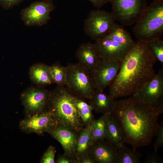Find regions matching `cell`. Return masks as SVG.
Here are the masks:
<instances>
[{"label": "cell", "instance_id": "f1b7e54d", "mask_svg": "<svg viewBox=\"0 0 163 163\" xmlns=\"http://www.w3.org/2000/svg\"><path fill=\"white\" fill-rule=\"evenodd\" d=\"M24 0H0V5L4 9L8 10L21 3Z\"/></svg>", "mask_w": 163, "mask_h": 163}, {"label": "cell", "instance_id": "1f68e13d", "mask_svg": "<svg viewBox=\"0 0 163 163\" xmlns=\"http://www.w3.org/2000/svg\"><path fill=\"white\" fill-rule=\"evenodd\" d=\"M77 163H95L88 153L85 154L77 159Z\"/></svg>", "mask_w": 163, "mask_h": 163}, {"label": "cell", "instance_id": "ac0fdd59", "mask_svg": "<svg viewBox=\"0 0 163 163\" xmlns=\"http://www.w3.org/2000/svg\"><path fill=\"white\" fill-rule=\"evenodd\" d=\"M29 75L31 82L37 86L44 87L53 83L48 66L37 63L30 68Z\"/></svg>", "mask_w": 163, "mask_h": 163}, {"label": "cell", "instance_id": "d4e9b609", "mask_svg": "<svg viewBox=\"0 0 163 163\" xmlns=\"http://www.w3.org/2000/svg\"><path fill=\"white\" fill-rule=\"evenodd\" d=\"M49 68L53 83L57 85L65 86L66 79V66H62L59 62L55 63Z\"/></svg>", "mask_w": 163, "mask_h": 163}, {"label": "cell", "instance_id": "8992f818", "mask_svg": "<svg viewBox=\"0 0 163 163\" xmlns=\"http://www.w3.org/2000/svg\"><path fill=\"white\" fill-rule=\"evenodd\" d=\"M140 102L163 112V70L137 89L132 95Z\"/></svg>", "mask_w": 163, "mask_h": 163}, {"label": "cell", "instance_id": "484cf974", "mask_svg": "<svg viewBox=\"0 0 163 163\" xmlns=\"http://www.w3.org/2000/svg\"><path fill=\"white\" fill-rule=\"evenodd\" d=\"M149 49L156 61L163 65V41L160 37L153 38L147 41Z\"/></svg>", "mask_w": 163, "mask_h": 163}, {"label": "cell", "instance_id": "4dcf8cb0", "mask_svg": "<svg viewBox=\"0 0 163 163\" xmlns=\"http://www.w3.org/2000/svg\"><path fill=\"white\" fill-rule=\"evenodd\" d=\"M55 162L56 163H77V161L75 159L71 158L64 154L62 155H59Z\"/></svg>", "mask_w": 163, "mask_h": 163}, {"label": "cell", "instance_id": "9c48e42d", "mask_svg": "<svg viewBox=\"0 0 163 163\" xmlns=\"http://www.w3.org/2000/svg\"><path fill=\"white\" fill-rule=\"evenodd\" d=\"M50 92L44 87L31 86L22 92L21 100L25 117L47 110Z\"/></svg>", "mask_w": 163, "mask_h": 163}, {"label": "cell", "instance_id": "cb8c5ba5", "mask_svg": "<svg viewBox=\"0 0 163 163\" xmlns=\"http://www.w3.org/2000/svg\"><path fill=\"white\" fill-rule=\"evenodd\" d=\"M75 101L81 119L85 126L91 124L94 121V116L91 106L84 100L75 97Z\"/></svg>", "mask_w": 163, "mask_h": 163}, {"label": "cell", "instance_id": "7c38bea8", "mask_svg": "<svg viewBox=\"0 0 163 163\" xmlns=\"http://www.w3.org/2000/svg\"><path fill=\"white\" fill-rule=\"evenodd\" d=\"M57 123L47 110L31 116H26L20 121L19 127L27 133H35L40 135L48 132Z\"/></svg>", "mask_w": 163, "mask_h": 163}, {"label": "cell", "instance_id": "d6a6232c", "mask_svg": "<svg viewBox=\"0 0 163 163\" xmlns=\"http://www.w3.org/2000/svg\"><path fill=\"white\" fill-rule=\"evenodd\" d=\"M91 2L94 7L98 9L102 7L107 3L110 2L111 0H88Z\"/></svg>", "mask_w": 163, "mask_h": 163}, {"label": "cell", "instance_id": "5b68a950", "mask_svg": "<svg viewBox=\"0 0 163 163\" xmlns=\"http://www.w3.org/2000/svg\"><path fill=\"white\" fill-rule=\"evenodd\" d=\"M66 79L65 87L73 95L83 100H90L95 89L89 72L77 63H69L66 66Z\"/></svg>", "mask_w": 163, "mask_h": 163}, {"label": "cell", "instance_id": "2e32d148", "mask_svg": "<svg viewBox=\"0 0 163 163\" xmlns=\"http://www.w3.org/2000/svg\"><path fill=\"white\" fill-rule=\"evenodd\" d=\"M75 56L78 61L77 63L89 72L102 60L95 44L90 42L80 44L76 50Z\"/></svg>", "mask_w": 163, "mask_h": 163}, {"label": "cell", "instance_id": "4fadbf2b", "mask_svg": "<svg viewBox=\"0 0 163 163\" xmlns=\"http://www.w3.org/2000/svg\"><path fill=\"white\" fill-rule=\"evenodd\" d=\"M47 133L61 144L65 155L77 161L75 155L79 133L69 127L58 123Z\"/></svg>", "mask_w": 163, "mask_h": 163}, {"label": "cell", "instance_id": "7402d4cb", "mask_svg": "<svg viewBox=\"0 0 163 163\" xmlns=\"http://www.w3.org/2000/svg\"><path fill=\"white\" fill-rule=\"evenodd\" d=\"M107 133V121L105 115L103 114L97 120L94 119L91 124L90 133L93 142L106 139Z\"/></svg>", "mask_w": 163, "mask_h": 163}, {"label": "cell", "instance_id": "52a82bcc", "mask_svg": "<svg viewBox=\"0 0 163 163\" xmlns=\"http://www.w3.org/2000/svg\"><path fill=\"white\" fill-rule=\"evenodd\" d=\"M111 12L98 8L91 11L84 23L85 34L96 40L106 35L116 24Z\"/></svg>", "mask_w": 163, "mask_h": 163}, {"label": "cell", "instance_id": "f546056e", "mask_svg": "<svg viewBox=\"0 0 163 163\" xmlns=\"http://www.w3.org/2000/svg\"><path fill=\"white\" fill-rule=\"evenodd\" d=\"M162 159L159 156L157 151L154 150L148 155L143 162L144 163H162Z\"/></svg>", "mask_w": 163, "mask_h": 163}, {"label": "cell", "instance_id": "44dd1931", "mask_svg": "<svg viewBox=\"0 0 163 163\" xmlns=\"http://www.w3.org/2000/svg\"><path fill=\"white\" fill-rule=\"evenodd\" d=\"M106 36L112 40L126 46L133 47L136 43L129 33L117 24Z\"/></svg>", "mask_w": 163, "mask_h": 163}, {"label": "cell", "instance_id": "9a60e30c", "mask_svg": "<svg viewBox=\"0 0 163 163\" xmlns=\"http://www.w3.org/2000/svg\"><path fill=\"white\" fill-rule=\"evenodd\" d=\"M118 153V149L105 139L94 142L88 153L95 163H117Z\"/></svg>", "mask_w": 163, "mask_h": 163}, {"label": "cell", "instance_id": "4316f807", "mask_svg": "<svg viewBox=\"0 0 163 163\" xmlns=\"http://www.w3.org/2000/svg\"><path fill=\"white\" fill-rule=\"evenodd\" d=\"M56 152L55 147L50 145L43 154L40 162L41 163H54Z\"/></svg>", "mask_w": 163, "mask_h": 163}, {"label": "cell", "instance_id": "3957f363", "mask_svg": "<svg viewBox=\"0 0 163 163\" xmlns=\"http://www.w3.org/2000/svg\"><path fill=\"white\" fill-rule=\"evenodd\" d=\"M75 97L65 86L57 85L50 92L47 110L57 123L79 133L85 126L75 104Z\"/></svg>", "mask_w": 163, "mask_h": 163}, {"label": "cell", "instance_id": "5bb4252c", "mask_svg": "<svg viewBox=\"0 0 163 163\" xmlns=\"http://www.w3.org/2000/svg\"><path fill=\"white\" fill-rule=\"evenodd\" d=\"M94 44L103 60L123 61L133 47L115 42L106 36L96 40Z\"/></svg>", "mask_w": 163, "mask_h": 163}, {"label": "cell", "instance_id": "30bf717a", "mask_svg": "<svg viewBox=\"0 0 163 163\" xmlns=\"http://www.w3.org/2000/svg\"><path fill=\"white\" fill-rule=\"evenodd\" d=\"M55 8L52 0L34 2L21 11V18L26 26H43L50 20V13Z\"/></svg>", "mask_w": 163, "mask_h": 163}, {"label": "cell", "instance_id": "603a6c76", "mask_svg": "<svg viewBox=\"0 0 163 163\" xmlns=\"http://www.w3.org/2000/svg\"><path fill=\"white\" fill-rule=\"evenodd\" d=\"M141 156L136 149H131L124 144L118 149L117 163H140Z\"/></svg>", "mask_w": 163, "mask_h": 163}, {"label": "cell", "instance_id": "d6986e66", "mask_svg": "<svg viewBox=\"0 0 163 163\" xmlns=\"http://www.w3.org/2000/svg\"><path fill=\"white\" fill-rule=\"evenodd\" d=\"M104 114L107 124L108 133L106 139L118 149L125 143L121 128L111 113Z\"/></svg>", "mask_w": 163, "mask_h": 163}, {"label": "cell", "instance_id": "83f0119b", "mask_svg": "<svg viewBox=\"0 0 163 163\" xmlns=\"http://www.w3.org/2000/svg\"><path fill=\"white\" fill-rule=\"evenodd\" d=\"M156 138L153 144L154 150L157 151L158 148L163 146V123L159 126L156 136Z\"/></svg>", "mask_w": 163, "mask_h": 163}, {"label": "cell", "instance_id": "8fae6325", "mask_svg": "<svg viewBox=\"0 0 163 163\" xmlns=\"http://www.w3.org/2000/svg\"><path fill=\"white\" fill-rule=\"evenodd\" d=\"M122 61L103 60L89 71L95 89L104 90L117 77Z\"/></svg>", "mask_w": 163, "mask_h": 163}, {"label": "cell", "instance_id": "ffe728a7", "mask_svg": "<svg viewBox=\"0 0 163 163\" xmlns=\"http://www.w3.org/2000/svg\"><path fill=\"white\" fill-rule=\"evenodd\" d=\"M91 124L85 126L78 134L75 157L77 160L80 157L88 153L93 142L91 136Z\"/></svg>", "mask_w": 163, "mask_h": 163}, {"label": "cell", "instance_id": "7a4b0ae2", "mask_svg": "<svg viewBox=\"0 0 163 163\" xmlns=\"http://www.w3.org/2000/svg\"><path fill=\"white\" fill-rule=\"evenodd\" d=\"M156 61L147 41L138 40L123 60L117 77L109 86V95L115 99L133 94L154 77Z\"/></svg>", "mask_w": 163, "mask_h": 163}, {"label": "cell", "instance_id": "ba28073f", "mask_svg": "<svg viewBox=\"0 0 163 163\" xmlns=\"http://www.w3.org/2000/svg\"><path fill=\"white\" fill-rule=\"evenodd\" d=\"M110 2L116 21L126 26L136 23L147 6L146 0H111Z\"/></svg>", "mask_w": 163, "mask_h": 163}, {"label": "cell", "instance_id": "277c9868", "mask_svg": "<svg viewBox=\"0 0 163 163\" xmlns=\"http://www.w3.org/2000/svg\"><path fill=\"white\" fill-rule=\"evenodd\" d=\"M133 32L138 40L148 41L163 32V0H154L136 23Z\"/></svg>", "mask_w": 163, "mask_h": 163}, {"label": "cell", "instance_id": "6da1fadb", "mask_svg": "<svg viewBox=\"0 0 163 163\" xmlns=\"http://www.w3.org/2000/svg\"><path fill=\"white\" fill-rule=\"evenodd\" d=\"M111 113L120 126L125 143L135 149L149 145L160 126V112L133 96L116 101Z\"/></svg>", "mask_w": 163, "mask_h": 163}, {"label": "cell", "instance_id": "e0dca14e", "mask_svg": "<svg viewBox=\"0 0 163 163\" xmlns=\"http://www.w3.org/2000/svg\"><path fill=\"white\" fill-rule=\"evenodd\" d=\"M116 101L104 90L95 89L89 104L95 113L104 114L111 112Z\"/></svg>", "mask_w": 163, "mask_h": 163}]
</instances>
